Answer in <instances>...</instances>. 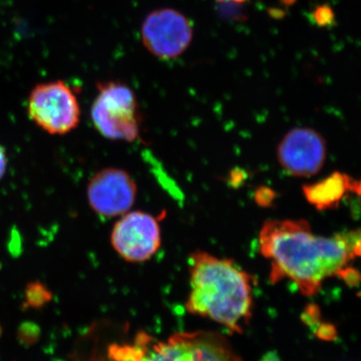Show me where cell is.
<instances>
[{
	"label": "cell",
	"instance_id": "obj_4",
	"mask_svg": "<svg viewBox=\"0 0 361 361\" xmlns=\"http://www.w3.org/2000/svg\"><path fill=\"white\" fill-rule=\"evenodd\" d=\"M90 118L97 132L111 141L133 142L141 137L142 116L137 97L123 82L97 84Z\"/></svg>",
	"mask_w": 361,
	"mask_h": 361
},
{
	"label": "cell",
	"instance_id": "obj_10",
	"mask_svg": "<svg viewBox=\"0 0 361 361\" xmlns=\"http://www.w3.org/2000/svg\"><path fill=\"white\" fill-rule=\"evenodd\" d=\"M358 185L360 182H353L348 176L334 173L326 179L306 185L303 187V193L307 201L318 210H325L336 207L348 190L353 188L358 192Z\"/></svg>",
	"mask_w": 361,
	"mask_h": 361
},
{
	"label": "cell",
	"instance_id": "obj_11",
	"mask_svg": "<svg viewBox=\"0 0 361 361\" xmlns=\"http://www.w3.org/2000/svg\"><path fill=\"white\" fill-rule=\"evenodd\" d=\"M25 304L30 308L40 310L52 300L51 291L39 281H32L26 285Z\"/></svg>",
	"mask_w": 361,
	"mask_h": 361
},
{
	"label": "cell",
	"instance_id": "obj_12",
	"mask_svg": "<svg viewBox=\"0 0 361 361\" xmlns=\"http://www.w3.org/2000/svg\"><path fill=\"white\" fill-rule=\"evenodd\" d=\"M16 336L23 345L32 346L39 342L40 336H42V329L37 323L23 322L18 326Z\"/></svg>",
	"mask_w": 361,
	"mask_h": 361
},
{
	"label": "cell",
	"instance_id": "obj_7",
	"mask_svg": "<svg viewBox=\"0 0 361 361\" xmlns=\"http://www.w3.org/2000/svg\"><path fill=\"white\" fill-rule=\"evenodd\" d=\"M142 44L154 56L173 59L183 54L193 39L191 23L172 8L157 9L147 16L141 30Z\"/></svg>",
	"mask_w": 361,
	"mask_h": 361
},
{
	"label": "cell",
	"instance_id": "obj_3",
	"mask_svg": "<svg viewBox=\"0 0 361 361\" xmlns=\"http://www.w3.org/2000/svg\"><path fill=\"white\" fill-rule=\"evenodd\" d=\"M114 361H242L230 342L213 331L177 332L156 341L141 332L133 344L109 348Z\"/></svg>",
	"mask_w": 361,
	"mask_h": 361
},
{
	"label": "cell",
	"instance_id": "obj_15",
	"mask_svg": "<svg viewBox=\"0 0 361 361\" xmlns=\"http://www.w3.org/2000/svg\"><path fill=\"white\" fill-rule=\"evenodd\" d=\"M7 169V156L4 147L0 146V180L6 175Z\"/></svg>",
	"mask_w": 361,
	"mask_h": 361
},
{
	"label": "cell",
	"instance_id": "obj_16",
	"mask_svg": "<svg viewBox=\"0 0 361 361\" xmlns=\"http://www.w3.org/2000/svg\"><path fill=\"white\" fill-rule=\"evenodd\" d=\"M231 1L235 2V4H245L247 0H231Z\"/></svg>",
	"mask_w": 361,
	"mask_h": 361
},
{
	"label": "cell",
	"instance_id": "obj_1",
	"mask_svg": "<svg viewBox=\"0 0 361 361\" xmlns=\"http://www.w3.org/2000/svg\"><path fill=\"white\" fill-rule=\"evenodd\" d=\"M259 252L270 263L272 284L291 280L304 296H314L327 278L341 277L361 257V228L331 237L315 235L305 220H268L258 236Z\"/></svg>",
	"mask_w": 361,
	"mask_h": 361
},
{
	"label": "cell",
	"instance_id": "obj_9",
	"mask_svg": "<svg viewBox=\"0 0 361 361\" xmlns=\"http://www.w3.org/2000/svg\"><path fill=\"white\" fill-rule=\"evenodd\" d=\"M326 142L310 128H294L277 147V160L285 172L297 178L312 177L326 160Z\"/></svg>",
	"mask_w": 361,
	"mask_h": 361
},
{
	"label": "cell",
	"instance_id": "obj_17",
	"mask_svg": "<svg viewBox=\"0 0 361 361\" xmlns=\"http://www.w3.org/2000/svg\"><path fill=\"white\" fill-rule=\"evenodd\" d=\"M2 336V327H1V324H0V337H1Z\"/></svg>",
	"mask_w": 361,
	"mask_h": 361
},
{
	"label": "cell",
	"instance_id": "obj_8",
	"mask_svg": "<svg viewBox=\"0 0 361 361\" xmlns=\"http://www.w3.org/2000/svg\"><path fill=\"white\" fill-rule=\"evenodd\" d=\"M137 192V184L127 171L106 168L90 180L87 201L92 210L101 217H120L134 206Z\"/></svg>",
	"mask_w": 361,
	"mask_h": 361
},
{
	"label": "cell",
	"instance_id": "obj_14",
	"mask_svg": "<svg viewBox=\"0 0 361 361\" xmlns=\"http://www.w3.org/2000/svg\"><path fill=\"white\" fill-rule=\"evenodd\" d=\"M317 336L325 341H334L337 336L336 326L332 324H323L318 330Z\"/></svg>",
	"mask_w": 361,
	"mask_h": 361
},
{
	"label": "cell",
	"instance_id": "obj_6",
	"mask_svg": "<svg viewBox=\"0 0 361 361\" xmlns=\"http://www.w3.org/2000/svg\"><path fill=\"white\" fill-rule=\"evenodd\" d=\"M111 244L123 260L146 262L156 255L161 245L158 219L142 211L125 214L111 230Z\"/></svg>",
	"mask_w": 361,
	"mask_h": 361
},
{
	"label": "cell",
	"instance_id": "obj_13",
	"mask_svg": "<svg viewBox=\"0 0 361 361\" xmlns=\"http://www.w3.org/2000/svg\"><path fill=\"white\" fill-rule=\"evenodd\" d=\"M313 20L316 25L319 26H329L336 21V16L329 6H320L316 7L313 11Z\"/></svg>",
	"mask_w": 361,
	"mask_h": 361
},
{
	"label": "cell",
	"instance_id": "obj_5",
	"mask_svg": "<svg viewBox=\"0 0 361 361\" xmlns=\"http://www.w3.org/2000/svg\"><path fill=\"white\" fill-rule=\"evenodd\" d=\"M27 114L47 134L63 135L77 129L80 106L70 85L61 80L35 85L28 96Z\"/></svg>",
	"mask_w": 361,
	"mask_h": 361
},
{
	"label": "cell",
	"instance_id": "obj_2",
	"mask_svg": "<svg viewBox=\"0 0 361 361\" xmlns=\"http://www.w3.org/2000/svg\"><path fill=\"white\" fill-rule=\"evenodd\" d=\"M189 274L188 312L243 334L253 314V275L231 259L200 250L190 255Z\"/></svg>",
	"mask_w": 361,
	"mask_h": 361
}]
</instances>
